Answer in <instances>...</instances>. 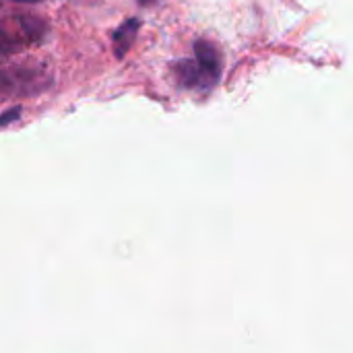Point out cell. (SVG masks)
Masks as SVG:
<instances>
[{
    "label": "cell",
    "instance_id": "cell-2",
    "mask_svg": "<svg viewBox=\"0 0 353 353\" xmlns=\"http://www.w3.org/2000/svg\"><path fill=\"white\" fill-rule=\"evenodd\" d=\"M139 21L137 19H132V21H126L122 27H118L116 29V33H114V46H116V54H118V58H122L124 54H126V50L130 48V43H132V39H134V33H137V29H139Z\"/></svg>",
    "mask_w": 353,
    "mask_h": 353
},
{
    "label": "cell",
    "instance_id": "cell-1",
    "mask_svg": "<svg viewBox=\"0 0 353 353\" xmlns=\"http://www.w3.org/2000/svg\"><path fill=\"white\" fill-rule=\"evenodd\" d=\"M194 54H196V60L182 62L180 79L188 87H201L203 83H207V87H213L221 72V58H219L217 48L201 39L194 43Z\"/></svg>",
    "mask_w": 353,
    "mask_h": 353
}]
</instances>
